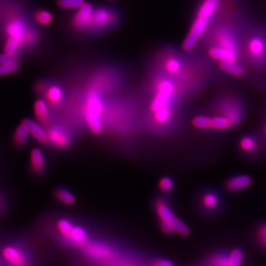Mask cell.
<instances>
[{"label":"cell","mask_w":266,"mask_h":266,"mask_svg":"<svg viewBox=\"0 0 266 266\" xmlns=\"http://www.w3.org/2000/svg\"><path fill=\"white\" fill-rule=\"evenodd\" d=\"M209 25V19L197 17L194 21L192 26L190 28V32L186 36L183 43V48L185 51H192L193 49L197 45L201 36L207 30Z\"/></svg>","instance_id":"3"},{"label":"cell","mask_w":266,"mask_h":266,"mask_svg":"<svg viewBox=\"0 0 266 266\" xmlns=\"http://www.w3.org/2000/svg\"><path fill=\"white\" fill-rule=\"evenodd\" d=\"M13 59H14V57H11L6 53L0 54V64H4Z\"/></svg>","instance_id":"39"},{"label":"cell","mask_w":266,"mask_h":266,"mask_svg":"<svg viewBox=\"0 0 266 266\" xmlns=\"http://www.w3.org/2000/svg\"><path fill=\"white\" fill-rule=\"evenodd\" d=\"M103 112V102L97 93H89L86 98L85 117L89 129L95 134H101L103 130L101 116Z\"/></svg>","instance_id":"1"},{"label":"cell","mask_w":266,"mask_h":266,"mask_svg":"<svg viewBox=\"0 0 266 266\" xmlns=\"http://www.w3.org/2000/svg\"><path fill=\"white\" fill-rule=\"evenodd\" d=\"M30 165L36 174H41L45 170V156L40 149H33L30 152Z\"/></svg>","instance_id":"17"},{"label":"cell","mask_w":266,"mask_h":266,"mask_svg":"<svg viewBox=\"0 0 266 266\" xmlns=\"http://www.w3.org/2000/svg\"><path fill=\"white\" fill-rule=\"evenodd\" d=\"M34 113L39 122L41 124H48L50 121V110L48 102L45 100L39 99L34 104Z\"/></svg>","instance_id":"18"},{"label":"cell","mask_w":266,"mask_h":266,"mask_svg":"<svg viewBox=\"0 0 266 266\" xmlns=\"http://www.w3.org/2000/svg\"><path fill=\"white\" fill-rule=\"evenodd\" d=\"M86 253L96 259H107L113 255L112 249L101 244H87L85 245Z\"/></svg>","instance_id":"12"},{"label":"cell","mask_w":266,"mask_h":266,"mask_svg":"<svg viewBox=\"0 0 266 266\" xmlns=\"http://www.w3.org/2000/svg\"><path fill=\"white\" fill-rule=\"evenodd\" d=\"M35 19L41 25H48L52 22L53 17L51 12H47V11H40L35 16Z\"/></svg>","instance_id":"34"},{"label":"cell","mask_w":266,"mask_h":266,"mask_svg":"<svg viewBox=\"0 0 266 266\" xmlns=\"http://www.w3.org/2000/svg\"><path fill=\"white\" fill-rule=\"evenodd\" d=\"M216 39L220 47L225 48L227 50L238 53V45L236 40L228 29L225 28L220 29L216 35Z\"/></svg>","instance_id":"10"},{"label":"cell","mask_w":266,"mask_h":266,"mask_svg":"<svg viewBox=\"0 0 266 266\" xmlns=\"http://www.w3.org/2000/svg\"><path fill=\"white\" fill-rule=\"evenodd\" d=\"M27 30L28 29H27L24 21L22 20L20 18H17L8 24L6 31L8 34V37L17 39L24 43V36H25Z\"/></svg>","instance_id":"11"},{"label":"cell","mask_w":266,"mask_h":266,"mask_svg":"<svg viewBox=\"0 0 266 266\" xmlns=\"http://www.w3.org/2000/svg\"><path fill=\"white\" fill-rule=\"evenodd\" d=\"M74 228V226L68 219H60L58 223H57V228H58L60 233L62 234V236L65 237L66 239H68V240L70 239L72 231H73Z\"/></svg>","instance_id":"30"},{"label":"cell","mask_w":266,"mask_h":266,"mask_svg":"<svg viewBox=\"0 0 266 266\" xmlns=\"http://www.w3.org/2000/svg\"><path fill=\"white\" fill-rule=\"evenodd\" d=\"M94 12L95 8L91 4H84L80 9L77 10L76 13L73 18V25L80 30L91 27Z\"/></svg>","instance_id":"5"},{"label":"cell","mask_w":266,"mask_h":266,"mask_svg":"<svg viewBox=\"0 0 266 266\" xmlns=\"http://www.w3.org/2000/svg\"><path fill=\"white\" fill-rule=\"evenodd\" d=\"M158 187H159V190L165 193L169 192L174 188V181L169 176H164V178L160 179Z\"/></svg>","instance_id":"35"},{"label":"cell","mask_w":266,"mask_h":266,"mask_svg":"<svg viewBox=\"0 0 266 266\" xmlns=\"http://www.w3.org/2000/svg\"><path fill=\"white\" fill-rule=\"evenodd\" d=\"M208 55L211 58L219 62H235L238 61V53L220 46L210 48Z\"/></svg>","instance_id":"9"},{"label":"cell","mask_w":266,"mask_h":266,"mask_svg":"<svg viewBox=\"0 0 266 266\" xmlns=\"http://www.w3.org/2000/svg\"><path fill=\"white\" fill-rule=\"evenodd\" d=\"M18 68H19V66L15 59L6 62L4 64H0V77L15 74L18 71Z\"/></svg>","instance_id":"27"},{"label":"cell","mask_w":266,"mask_h":266,"mask_svg":"<svg viewBox=\"0 0 266 266\" xmlns=\"http://www.w3.org/2000/svg\"><path fill=\"white\" fill-rule=\"evenodd\" d=\"M230 126H232L231 122L226 116L224 117H214V118H212L211 128H213L214 130H226Z\"/></svg>","instance_id":"32"},{"label":"cell","mask_w":266,"mask_h":266,"mask_svg":"<svg viewBox=\"0 0 266 266\" xmlns=\"http://www.w3.org/2000/svg\"><path fill=\"white\" fill-rule=\"evenodd\" d=\"M251 183L252 181L249 175L240 174V175H236V176L230 178L226 183L225 186L228 191L236 192V191L246 190L248 187L251 186Z\"/></svg>","instance_id":"13"},{"label":"cell","mask_w":266,"mask_h":266,"mask_svg":"<svg viewBox=\"0 0 266 266\" xmlns=\"http://www.w3.org/2000/svg\"><path fill=\"white\" fill-rule=\"evenodd\" d=\"M114 18H115V13L113 12V10L109 8L95 9L91 27H94L95 29L105 28L107 25L113 24Z\"/></svg>","instance_id":"6"},{"label":"cell","mask_w":266,"mask_h":266,"mask_svg":"<svg viewBox=\"0 0 266 266\" xmlns=\"http://www.w3.org/2000/svg\"><path fill=\"white\" fill-rule=\"evenodd\" d=\"M240 147L243 151L251 153L257 149V140L251 136H245L241 139Z\"/></svg>","instance_id":"26"},{"label":"cell","mask_w":266,"mask_h":266,"mask_svg":"<svg viewBox=\"0 0 266 266\" xmlns=\"http://www.w3.org/2000/svg\"><path fill=\"white\" fill-rule=\"evenodd\" d=\"M170 116H171V110H170L168 105L165 106V107L160 108L159 110H157V112L154 113L155 120L158 124H164V123L169 120Z\"/></svg>","instance_id":"29"},{"label":"cell","mask_w":266,"mask_h":266,"mask_svg":"<svg viewBox=\"0 0 266 266\" xmlns=\"http://www.w3.org/2000/svg\"><path fill=\"white\" fill-rule=\"evenodd\" d=\"M192 124L197 129H208L212 125V118L207 116H197L193 118Z\"/></svg>","instance_id":"31"},{"label":"cell","mask_w":266,"mask_h":266,"mask_svg":"<svg viewBox=\"0 0 266 266\" xmlns=\"http://www.w3.org/2000/svg\"><path fill=\"white\" fill-rule=\"evenodd\" d=\"M173 92H174V85L172 84L171 81L168 80H162L157 86V95L151 102V112L155 113L160 108L167 106Z\"/></svg>","instance_id":"4"},{"label":"cell","mask_w":266,"mask_h":266,"mask_svg":"<svg viewBox=\"0 0 266 266\" xmlns=\"http://www.w3.org/2000/svg\"><path fill=\"white\" fill-rule=\"evenodd\" d=\"M264 131H265V135H266V126H265V129H264Z\"/></svg>","instance_id":"40"},{"label":"cell","mask_w":266,"mask_h":266,"mask_svg":"<svg viewBox=\"0 0 266 266\" xmlns=\"http://www.w3.org/2000/svg\"><path fill=\"white\" fill-rule=\"evenodd\" d=\"M248 52L256 61L263 60L266 56V41L259 36H252L247 45Z\"/></svg>","instance_id":"7"},{"label":"cell","mask_w":266,"mask_h":266,"mask_svg":"<svg viewBox=\"0 0 266 266\" xmlns=\"http://www.w3.org/2000/svg\"><path fill=\"white\" fill-rule=\"evenodd\" d=\"M155 210L159 218L160 223L169 226L174 230V233H178L181 236H188L190 234L189 227L175 216L165 201L163 200L157 201L155 204Z\"/></svg>","instance_id":"2"},{"label":"cell","mask_w":266,"mask_h":266,"mask_svg":"<svg viewBox=\"0 0 266 266\" xmlns=\"http://www.w3.org/2000/svg\"><path fill=\"white\" fill-rule=\"evenodd\" d=\"M257 242L259 243L262 247L266 249V222L265 223H262L257 228Z\"/></svg>","instance_id":"37"},{"label":"cell","mask_w":266,"mask_h":266,"mask_svg":"<svg viewBox=\"0 0 266 266\" xmlns=\"http://www.w3.org/2000/svg\"><path fill=\"white\" fill-rule=\"evenodd\" d=\"M46 101L51 106L57 107L62 101L63 98V92L60 86H51L46 90Z\"/></svg>","instance_id":"19"},{"label":"cell","mask_w":266,"mask_h":266,"mask_svg":"<svg viewBox=\"0 0 266 266\" xmlns=\"http://www.w3.org/2000/svg\"><path fill=\"white\" fill-rule=\"evenodd\" d=\"M151 266H174L172 261L169 259H164V258H159L157 260L153 261L151 263Z\"/></svg>","instance_id":"38"},{"label":"cell","mask_w":266,"mask_h":266,"mask_svg":"<svg viewBox=\"0 0 266 266\" xmlns=\"http://www.w3.org/2000/svg\"><path fill=\"white\" fill-rule=\"evenodd\" d=\"M29 135L30 133L25 127L24 124H21L17 129H16L14 136H13V142L16 146L21 147L24 146L27 142H28V139H29Z\"/></svg>","instance_id":"21"},{"label":"cell","mask_w":266,"mask_h":266,"mask_svg":"<svg viewBox=\"0 0 266 266\" xmlns=\"http://www.w3.org/2000/svg\"><path fill=\"white\" fill-rule=\"evenodd\" d=\"M56 196L63 204L70 205L74 204L75 202V197L70 191L65 190V189H58L56 191Z\"/></svg>","instance_id":"25"},{"label":"cell","mask_w":266,"mask_h":266,"mask_svg":"<svg viewBox=\"0 0 266 266\" xmlns=\"http://www.w3.org/2000/svg\"><path fill=\"white\" fill-rule=\"evenodd\" d=\"M219 68L222 71L233 76L241 77L245 74V69L242 66L235 62H219Z\"/></svg>","instance_id":"20"},{"label":"cell","mask_w":266,"mask_h":266,"mask_svg":"<svg viewBox=\"0 0 266 266\" xmlns=\"http://www.w3.org/2000/svg\"><path fill=\"white\" fill-rule=\"evenodd\" d=\"M244 259L245 255L241 249H233L228 254V266H242Z\"/></svg>","instance_id":"23"},{"label":"cell","mask_w":266,"mask_h":266,"mask_svg":"<svg viewBox=\"0 0 266 266\" xmlns=\"http://www.w3.org/2000/svg\"><path fill=\"white\" fill-rule=\"evenodd\" d=\"M22 124L25 125V127L27 128L29 133L34 139H36L37 142L45 144V143H47L49 141L48 133L42 129L41 125H39L36 122L33 121L29 118H24V120L22 121Z\"/></svg>","instance_id":"15"},{"label":"cell","mask_w":266,"mask_h":266,"mask_svg":"<svg viewBox=\"0 0 266 266\" xmlns=\"http://www.w3.org/2000/svg\"><path fill=\"white\" fill-rule=\"evenodd\" d=\"M87 240H88V236L85 229H83L80 227H74V229L72 231L71 236L69 240H71L77 245L85 246L87 243Z\"/></svg>","instance_id":"22"},{"label":"cell","mask_w":266,"mask_h":266,"mask_svg":"<svg viewBox=\"0 0 266 266\" xmlns=\"http://www.w3.org/2000/svg\"><path fill=\"white\" fill-rule=\"evenodd\" d=\"M165 67L167 71L170 74H174L180 71L182 66H181V62L176 58H170L166 62Z\"/></svg>","instance_id":"36"},{"label":"cell","mask_w":266,"mask_h":266,"mask_svg":"<svg viewBox=\"0 0 266 266\" xmlns=\"http://www.w3.org/2000/svg\"><path fill=\"white\" fill-rule=\"evenodd\" d=\"M221 0H203L199 6L197 17L209 19L219 9Z\"/></svg>","instance_id":"16"},{"label":"cell","mask_w":266,"mask_h":266,"mask_svg":"<svg viewBox=\"0 0 266 266\" xmlns=\"http://www.w3.org/2000/svg\"><path fill=\"white\" fill-rule=\"evenodd\" d=\"M201 203L207 209H214L219 203V196L216 195L215 193H207L203 195Z\"/></svg>","instance_id":"24"},{"label":"cell","mask_w":266,"mask_h":266,"mask_svg":"<svg viewBox=\"0 0 266 266\" xmlns=\"http://www.w3.org/2000/svg\"><path fill=\"white\" fill-rule=\"evenodd\" d=\"M226 117L229 119L232 125H236L239 124V122L241 119V113H240V109H238L237 107H231L227 112Z\"/></svg>","instance_id":"33"},{"label":"cell","mask_w":266,"mask_h":266,"mask_svg":"<svg viewBox=\"0 0 266 266\" xmlns=\"http://www.w3.org/2000/svg\"><path fill=\"white\" fill-rule=\"evenodd\" d=\"M86 3L85 0H58L57 5L61 9L78 10Z\"/></svg>","instance_id":"28"},{"label":"cell","mask_w":266,"mask_h":266,"mask_svg":"<svg viewBox=\"0 0 266 266\" xmlns=\"http://www.w3.org/2000/svg\"><path fill=\"white\" fill-rule=\"evenodd\" d=\"M3 256L13 266H27L28 264V258L24 252L14 246L5 247Z\"/></svg>","instance_id":"8"},{"label":"cell","mask_w":266,"mask_h":266,"mask_svg":"<svg viewBox=\"0 0 266 266\" xmlns=\"http://www.w3.org/2000/svg\"><path fill=\"white\" fill-rule=\"evenodd\" d=\"M48 139L52 145L59 148H65L70 142L67 132L58 127H54L50 130L48 132Z\"/></svg>","instance_id":"14"}]
</instances>
